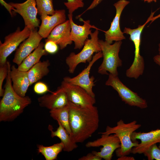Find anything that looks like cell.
I'll return each mask as SVG.
<instances>
[{"label": "cell", "instance_id": "obj_30", "mask_svg": "<svg viewBox=\"0 0 160 160\" xmlns=\"http://www.w3.org/2000/svg\"><path fill=\"white\" fill-rule=\"evenodd\" d=\"M58 45L54 41L48 40L45 41L44 45V49L48 53L50 54H54L56 53L58 50Z\"/></svg>", "mask_w": 160, "mask_h": 160}, {"label": "cell", "instance_id": "obj_23", "mask_svg": "<svg viewBox=\"0 0 160 160\" xmlns=\"http://www.w3.org/2000/svg\"><path fill=\"white\" fill-rule=\"evenodd\" d=\"M50 65L49 60L40 61L27 71L30 85L40 80L49 73Z\"/></svg>", "mask_w": 160, "mask_h": 160}, {"label": "cell", "instance_id": "obj_2", "mask_svg": "<svg viewBox=\"0 0 160 160\" xmlns=\"http://www.w3.org/2000/svg\"><path fill=\"white\" fill-rule=\"evenodd\" d=\"M7 62L9 69L4 86V94L0 102V121H13L32 102L29 97L20 96L13 89L10 76L11 65L9 61Z\"/></svg>", "mask_w": 160, "mask_h": 160}, {"label": "cell", "instance_id": "obj_15", "mask_svg": "<svg viewBox=\"0 0 160 160\" xmlns=\"http://www.w3.org/2000/svg\"><path fill=\"white\" fill-rule=\"evenodd\" d=\"M69 20L71 26L70 38L74 42L75 49H80L82 47L88 36L92 33L91 29L94 28L90 24L89 20L82 21L84 22L82 25L75 23L73 19V14H68Z\"/></svg>", "mask_w": 160, "mask_h": 160}, {"label": "cell", "instance_id": "obj_26", "mask_svg": "<svg viewBox=\"0 0 160 160\" xmlns=\"http://www.w3.org/2000/svg\"><path fill=\"white\" fill-rule=\"evenodd\" d=\"M38 14L51 15L55 12L52 0H35Z\"/></svg>", "mask_w": 160, "mask_h": 160}, {"label": "cell", "instance_id": "obj_33", "mask_svg": "<svg viewBox=\"0 0 160 160\" xmlns=\"http://www.w3.org/2000/svg\"><path fill=\"white\" fill-rule=\"evenodd\" d=\"M0 2L1 4L7 9L12 17H13V15L12 11L14 10V8L9 3H6L4 0H0Z\"/></svg>", "mask_w": 160, "mask_h": 160}, {"label": "cell", "instance_id": "obj_39", "mask_svg": "<svg viewBox=\"0 0 160 160\" xmlns=\"http://www.w3.org/2000/svg\"><path fill=\"white\" fill-rule=\"evenodd\" d=\"M158 51L159 55H160V43L159 44Z\"/></svg>", "mask_w": 160, "mask_h": 160}, {"label": "cell", "instance_id": "obj_14", "mask_svg": "<svg viewBox=\"0 0 160 160\" xmlns=\"http://www.w3.org/2000/svg\"><path fill=\"white\" fill-rule=\"evenodd\" d=\"M43 38L36 28L31 30L29 37L16 49L13 62L18 65H19L26 57L38 47Z\"/></svg>", "mask_w": 160, "mask_h": 160}, {"label": "cell", "instance_id": "obj_3", "mask_svg": "<svg viewBox=\"0 0 160 160\" xmlns=\"http://www.w3.org/2000/svg\"><path fill=\"white\" fill-rule=\"evenodd\" d=\"M141 125L137 123L135 120L125 123L122 119L117 122V125L114 127L107 126L105 131L99 132V134L108 135L115 134L119 139L121 144L120 147L116 150V156L121 157L127 156L131 153L132 148L136 146L139 142L136 140L133 142L131 139L133 133L139 129Z\"/></svg>", "mask_w": 160, "mask_h": 160}, {"label": "cell", "instance_id": "obj_5", "mask_svg": "<svg viewBox=\"0 0 160 160\" xmlns=\"http://www.w3.org/2000/svg\"><path fill=\"white\" fill-rule=\"evenodd\" d=\"M99 42L103 60L98 68V73L102 75H109L108 72L114 76H118L117 68L122 65V60L119 56L122 41H115L112 44L105 41L99 40Z\"/></svg>", "mask_w": 160, "mask_h": 160}, {"label": "cell", "instance_id": "obj_25", "mask_svg": "<svg viewBox=\"0 0 160 160\" xmlns=\"http://www.w3.org/2000/svg\"><path fill=\"white\" fill-rule=\"evenodd\" d=\"M37 147L38 152L41 153L46 160H54L57 159L58 154L63 150L64 145L61 142L49 146L38 145Z\"/></svg>", "mask_w": 160, "mask_h": 160}, {"label": "cell", "instance_id": "obj_29", "mask_svg": "<svg viewBox=\"0 0 160 160\" xmlns=\"http://www.w3.org/2000/svg\"><path fill=\"white\" fill-rule=\"evenodd\" d=\"M8 69L9 66L7 61L4 65L0 66V96L1 97L4 94V89L2 87L3 83L7 77Z\"/></svg>", "mask_w": 160, "mask_h": 160}, {"label": "cell", "instance_id": "obj_21", "mask_svg": "<svg viewBox=\"0 0 160 160\" xmlns=\"http://www.w3.org/2000/svg\"><path fill=\"white\" fill-rule=\"evenodd\" d=\"M44 45L43 42H41L38 47L18 65V69L20 71H27L40 61L42 56L47 55L48 53L44 49Z\"/></svg>", "mask_w": 160, "mask_h": 160}, {"label": "cell", "instance_id": "obj_36", "mask_svg": "<svg viewBox=\"0 0 160 160\" xmlns=\"http://www.w3.org/2000/svg\"><path fill=\"white\" fill-rule=\"evenodd\" d=\"M154 61L160 66V55H159L155 56L153 58Z\"/></svg>", "mask_w": 160, "mask_h": 160}, {"label": "cell", "instance_id": "obj_24", "mask_svg": "<svg viewBox=\"0 0 160 160\" xmlns=\"http://www.w3.org/2000/svg\"><path fill=\"white\" fill-rule=\"evenodd\" d=\"M49 113L51 117L57 122H60L71 135V132L69 122L68 104L60 108L50 110Z\"/></svg>", "mask_w": 160, "mask_h": 160}, {"label": "cell", "instance_id": "obj_17", "mask_svg": "<svg viewBox=\"0 0 160 160\" xmlns=\"http://www.w3.org/2000/svg\"><path fill=\"white\" fill-rule=\"evenodd\" d=\"M40 18L41 23L38 32L43 38H47L54 28L66 20L64 9L55 10L53 15H43Z\"/></svg>", "mask_w": 160, "mask_h": 160}, {"label": "cell", "instance_id": "obj_37", "mask_svg": "<svg viewBox=\"0 0 160 160\" xmlns=\"http://www.w3.org/2000/svg\"><path fill=\"white\" fill-rule=\"evenodd\" d=\"M160 17V13L158 15L155 16L154 17H153L151 19V23L153 22L154 21H155L156 20L159 18Z\"/></svg>", "mask_w": 160, "mask_h": 160}, {"label": "cell", "instance_id": "obj_22", "mask_svg": "<svg viewBox=\"0 0 160 160\" xmlns=\"http://www.w3.org/2000/svg\"><path fill=\"white\" fill-rule=\"evenodd\" d=\"M58 127L56 130L53 131L51 129V136L53 138L57 137L59 138L64 145L63 150L67 152H70L76 148L78 146L73 140L71 136L59 122H57Z\"/></svg>", "mask_w": 160, "mask_h": 160}, {"label": "cell", "instance_id": "obj_10", "mask_svg": "<svg viewBox=\"0 0 160 160\" xmlns=\"http://www.w3.org/2000/svg\"><path fill=\"white\" fill-rule=\"evenodd\" d=\"M60 87L66 92L68 101L76 105L90 108L96 103L95 97L80 86L63 80Z\"/></svg>", "mask_w": 160, "mask_h": 160}, {"label": "cell", "instance_id": "obj_6", "mask_svg": "<svg viewBox=\"0 0 160 160\" xmlns=\"http://www.w3.org/2000/svg\"><path fill=\"white\" fill-rule=\"evenodd\" d=\"M98 34V30L96 29L90 35V39H88L85 41L83 49L79 52L76 54L71 52L66 57L65 63L68 67V71L70 73H73L79 63L90 62L94 53L101 51L99 42Z\"/></svg>", "mask_w": 160, "mask_h": 160}, {"label": "cell", "instance_id": "obj_34", "mask_svg": "<svg viewBox=\"0 0 160 160\" xmlns=\"http://www.w3.org/2000/svg\"><path fill=\"white\" fill-rule=\"evenodd\" d=\"M103 0H93L90 5L87 8L86 11L93 9L100 4Z\"/></svg>", "mask_w": 160, "mask_h": 160}, {"label": "cell", "instance_id": "obj_18", "mask_svg": "<svg viewBox=\"0 0 160 160\" xmlns=\"http://www.w3.org/2000/svg\"><path fill=\"white\" fill-rule=\"evenodd\" d=\"M38 101L40 107L50 110L65 106L69 102L66 92L60 87L51 94L39 97Z\"/></svg>", "mask_w": 160, "mask_h": 160}, {"label": "cell", "instance_id": "obj_31", "mask_svg": "<svg viewBox=\"0 0 160 160\" xmlns=\"http://www.w3.org/2000/svg\"><path fill=\"white\" fill-rule=\"evenodd\" d=\"M33 90L35 93L39 95L45 94L49 91L47 85L41 81L36 83L33 87Z\"/></svg>", "mask_w": 160, "mask_h": 160}, {"label": "cell", "instance_id": "obj_32", "mask_svg": "<svg viewBox=\"0 0 160 160\" xmlns=\"http://www.w3.org/2000/svg\"><path fill=\"white\" fill-rule=\"evenodd\" d=\"M100 157L92 153H89L86 156H83L79 158V160H101Z\"/></svg>", "mask_w": 160, "mask_h": 160}, {"label": "cell", "instance_id": "obj_38", "mask_svg": "<svg viewBox=\"0 0 160 160\" xmlns=\"http://www.w3.org/2000/svg\"><path fill=\"white\" fill-rule=\"evenodd\" d=\"M145 2H147L148 3H150L153 1L154 2H156L157 0H142Z\"/></svg>", "mask_w": 160, "mask_h": 160}, {"label": "cell", "instance_id": "obj_9", "mask_svg": "<svg viewBox=\"0 0 160 160\" xmlns=\"http://www.w3.org/2000/svg\"><path fill=\"white\" fill-rule=\"evenodd\" d=\"M101 137L93 141H89L86 143L87 148L97 147L102 146L100 151H95L92 153L105 160H111L113 154L116 149L121 146L120 141L114 134L108 135L101 134Z\"/></svg>", "mask_w": 160, "mask_h": 160}, {"label": "cell", "instance_id": "obj_11", "mask_svg": "<svg viewBox=\"0 0 160 160\" xmlns=\"http://www.w3.org/2000/svg\"><path fill=\"white\" fill-rule=\"evenodd\" d=\"M9 3L14 8V11L22 17L25 26L31 30L39 27L40 20L37 17L38 12L35 0H26L21 3Z\"/></svg>", "mask_w": 160, "mask_h": 160}, {"label": "cell", "instance_id": "obj_35", "mask_svg": "<svg viewBox=\"0 0 160 160\" xmlns=\"http://www.w3.org/2000/svg\"><path fill=\"white\" fill-rule=\"evenodd\" d=\"M117 160H135V158L132 156H124L119 157Z\"/></svg>", "mask_w": 160, "mask_h": 160}, {"label": "cell", "instance_id": "obj_7", "mask_svg": "<svg viewBox=\"0 0 160 160\" xmlns=\"http://www.w3.org/2000/svg\"><path fill=\"white\" fill-rule=\"evenodd\" d=\"M108 75L105 85L111 86L116 90L122 100L125 104L141 109L145 108L148 107L146 100L125 85L118 76H115L110 73Z\"/></svg>", "mask_w": 160, "mask_h": 160}, {"label": "cell", "instance_id": "obj_4", "mask_svg": "<svg viewBox=\"0 0 160 160\" xmlns=\"http://www.w3.org/2000/svg\"><path fill=\"white\" fill-rule=\"evenodd\" d=\"M154 13L151 12L146 22L142 25H139L137 28L131 29L125 27L124 28L123 33L129 35V39L133 42L135 47V55L133 62L126 71V76L128 77L137 79L143 73L144 61L143 57L140 54L141 36L145 26L151 21Z\"/></svg>", "mask_w": 160, "mask_h": 160}, {"label": "cell", "instance_id": "obj_28", "mask_svg": "<svg viewBox=\"0 0 160 160\" xmlns=\"http://www.w3.org/2000/svg\"><path fill=\"white\" fill-rule=\"evenodd\" d=\"M64 4L68 10L69 14H73V12L79 8L84 7V4L83 0H67Z\"/></svg>", "mask_w": 160, "mask_h": 160}, {"label": "cell", "instance_id": "obj_12", "mask_svg": "<svg viewBox=\"0 0 160 160\" xmlns=\"http://www.w3.org/2000/svg\"><path fill=\"white\" fill-rule=\"evenodd\" d=\"M103 57L101 51L96 53L93 56L92 60L89 62L87 67L78 75L73 77L66 76L63 80L72 84L78 85L84 89L89 95L95 97V95L93 91L92 88L95 86V78L93 76L89 77L91 68L98 60Z\"/></svg>", "mask_w": 160, "mask_h": 160}, {"label": "cell", "instance_id": "obj_19", "mask_svg": "<svg viewBox=\"0 0 160 160\" xmlns=\"http://www.w3.org/2000/svg\"><path fill=\"white\" fill-rule=\"evenodd\" d=\"M71 26L69 20L56 26L52 31L45 41L52 40L63 49L72 43L70 38Z\"/></svg>", "mask_w": 160, "mask_h": 160}, {"label": "cell", "instance_id": "obj_27", "mask_svg": "<svg viewBox=\"0 0 160 160\" xmlns=\"http://www.w3.org/2000/svg\"><path fill=\"white\" fill-rule=\"evenodd\" d=\"M143 154L148 160H160V143L158 146L156 143L152 145Z\"/></svg>", "mask_w": 160, "mask_h": 160}, {"label": "cell", "instance_id": "obj_16", "mask_svg": "<svg viewBox=\"0 0 160 160\" xmlns=\"http://www.w3.org/2000/svg\"><path fill=\"white\" fill-rule=\"evenodd\" d=\"M131 139L133 142L140 140L141 142L133 147L131 153L133 154L143 153L152 145L160 143V129L147 132H134Z\"/></svg>", "mask_w": 160, "mask_h": 160}, {"label": "cell", "instance_id": "obj_8", "mask_svg": "<svg viewBox=\"0 0 160 160\" xmlns=\"http://www.w3.org/2000/svg\"><path fill=\"white\" fill-rule=\"evenodd\" d=\"M31 30L26 26L21 30L19 27L6 36L4 42H0V66L6 63L7 57L29 36Z\"/></svg>", "mask_w": 160, "mask_h": 160}, {"label": "cell", "instance_id": "obj_1", "mask_svg": "<svg viewBox=\"0 0 160 160\" xmlns=\"http://www.w3.org/2000/svg\"><path fill=\"white\" fill-rule=\"evenodd\" d=\"M71 136L76 143H83L97 129L99 117L97 108H84L69 101Z\"/></svg>", "mask_w": 160, "mask_h": 160}, {"label": "cell", "instance_id": "obj_20", "mask_svg": "<svg viewBox=\"0 0 160 160\" xmlns=\"http://www.w3.org/2000/svg\"><path fill=\"white\" fill-rule=\"evenodd\" d=\"M10 76L15 91L20 96L25 97L30 86L27 71H20L15 65H12L11 68Z\"/></svg>", "mask_w": 160, "mask_h": 160}, {"label": "cell", "instance_id": "obj_13", "mask_svg": "<svg viewBox=\"0 0 160 160\" xmlns=\"http://www.w3.org/2000/svg\"><path fill=\"white\" fill-rule=\"evenodd\" d=\"M129 3L127 0H119L113 4L116 10V15L110 28L105 32V41L109 43L112 44L113 41H122L126 39L120 29V19L123 10Z\"/></svg>", "mask_w": 160, "mask_h": 160}]
</instances>
